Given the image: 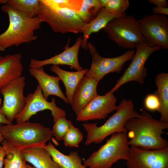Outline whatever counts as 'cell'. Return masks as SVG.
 <instances>
[{
  "mask_svg": "<svg viewBox=\"0 0 168 168\" xmlns=\"http://www.w3.org/2000/svg\"><path fill=\"white\" fill-rule=\"evenodd\" d=\"M130 139L128 144L142 149L158 150L168 147V142L163 138L164 130L168 128V123L153 118L145 111L142 110L138 118L128 120L125 124Z\"/></svg>",
  "mask_w": 168,
  "mask_h": 168,
  "instance_id": "6da1fadb",
  "label": "cell"
},
{
  "mask_svg": "<svg viewBox=\"0 0 168 168\" xmlns=\"http://www.w3.org/2000/svg\"><path fill=\"white\" fill-rule=\"evenodd\" d=\"M1 9L9 17L7 30L0 34V51L12 46L29 43L38 38L34 32L41 28L42 22L36 16L29 18L18 12L8 4L2 5Z\"/></svg>",
  "mask_w": 168,
  "mask_h": 168,
  "instance_id": "7a4b0ae2",
  "label": "cell"
},
{
  "mask_svg": "<svg viewBox=\"0 0 168 168\" xmlns=\"http://www.w3.org/2000/svg\"><path fill=\"white\" fill-rule=\"evenodd\" d=\"M0 131L4 140L21 151L44 147L53 135L49 128L28 121L2 125Z\"/></svg>",
  "mask_w": 168,
  "mask_h": 168,
  "instance_id": "3957f363",
  "label": "cell"
},
{
  "mask_svg": "<svg viewBox=\"0 0 168 168\" xmlns=\"http://www.w3.org/2000/svg\"><path fill=\"white\" fill-rule=\"evenodd\" d=\"M116 112L100 126L97 123H83L82 125L87 133L85 144L102 142L107 136L113 133L127 131L125 124L133 118H138L140 114L134 109L133 101L124 98L117 106Z\"/></svg>",
  "mask_w": 168,
  "mask_h": 168,
  "instance_id": "277c9868",
  "label": "cell"
},
{
  "mask_svg": "<svg viewBox=\"0 0 168 168\" xmlns=\"http://www.w3.org/2000/svg\"><path fill=\"white\" fill-rule=\"evenodd\" d=\"M37 16L42 22L47 23L54 32L63 34L82 33L86 23L77 12L55 6L48 0H39Z\"/></svg>",
  "mask_w": 168,
  "mask_h": 168,
  "instance_id": "5b68a950",
  "label": "cell"
},
{
  "mask_svg": "<svg viewBox=\"0 0 168 168\" xmlns=\"http://www.w3.org/2000/svg\"><path fill=\"white\" fill-rule=\"evenodd\" d=\"M127 131L111 134L105 143L83 161L88 168H110L119 160L126 161L129 153Z\"/></svg>",
  "mask_w": 168,
  "mask_h": 168,
  "instance_id": "8992f818",
  "label": "cell"
},
{
  "mask_svg": "<svg viewBox=\"0 0 168 168\" xmlns=\"http://www.w3.org/2000/svg\"><path fill=\"white\" fill-rule=\"evenodd\" d=\"M103 29L110 40L128 50L145 41L138 20L131 15L114 18Z\"/></svg>",
  "mask_w": 168,
  "mask_h": 168,
  "instance_id": "52a82bcc",
  "label": "cell"
},
{
  "mask_svg": "<svg viewBox=\"0 0 168 168\" xmlns=\"http://www.w3.org/2000/svg\"><path fill=\"white\" fill-rule=\"evenodd\" d=\"M88 49L92 57L91 66L85 76L92 78L98 82L110 72L119 73L124 63L132 60L135 52L128 50L121 55L111 58L100 56L96 47L91 42H87Z\"/></svg>",
  "mask_w": 168,
  "mask_h": 168,
  "instance_id": "ba28073f",
  "label": "cell"
},
{
  "mask_svg": "<svg viewBox=\"0 0 168 168\" xmlns=\"http://www.w3.org/2000/svg\"><path fill=\"white\" fill-rule=\"evenodd\" d=\"M135 48L131 62L110 92L114 93L123 84L130 81L143 84L147 73L146 62L152 53L161 49L159 46H151L145 41L138 44Z\"/></svg>",
  "mask_w": 168,
  "mask_h": 168,
  "instance_id": "9c48e42d",
  "label": "cell"
},
{
  "mask_svg": "<svg viewBox=\"0 0 168 168\" xmlns=\"http://www.w3.org/2000/svg\"><path fill=\"white\" fill-rule=\"evenodd\" d=\"M25 77L21 76L2 86L0 92L3 98L0 109L7 118L12 122L23 110L26 103L24 95Z\"/></svg>",
  "mask_w": 168,
  "mask_h": 168,
  "instance_id": "30bf717a",
  "label": "cell"
},
{
  "mask_svg": "<svg viewBox=\"0 0 168 168\" xmlns=\"http://www.w3.org/2000/svg\"><path fill=\"white\" fill-rule=\"evenodd\" d=\"M145 41L153 47L168 49V19L164 15H147L139 20Z\"/></svg>",
  "mask_w": 168,
  "mask_h": 168,
  "instance_id": "8fae6325",
  "label": "cell"
},
{
  "mask_svg": "<svg viewBox=\"0 0 168 168\" xmlns=\"http://www.w3.org/2000/svg\"><path fill=\"white\" fill-rule=\"evenodd\" d=\"M45 110L51 111L54 122L58 117L66 115L65 111L57 106L55 98H53L50 102L48 101L44 97L40 87L37 85L34 91L26 96L25 106L15 119L16 123L28 121L32 116Z\"/></svg>",
  "mask_w": 168,
  "mask_h": 168,
  "instance_id": "7c38bea8",
  "label": "cell"
},
{
  "mask_svg": "<svg viewBox=\"0 0 168 168\" xmlns=\"http://www.w3.org/2000/svg\"><path fill=\"white\" fill-rule=\"evenodd\" d=\"M126 161L128 168H168V147L147 150L130 146Z\"/></svg>",
  "mask_w": 168,
  "mask_h": 168,
  "instance_id": "4fadbf2b",
  "label": "cell"
},
{
  "mask_svg": "<svg viewBox=\"0 0 168 168\" xmlns=\"http://www.w3.org/2000/svg\"><path fill=\"white\" fill-rule=\"evenodd\" d=\"M117 101L113 93L110 91L104 95H98L77 115L76 120L86 121L104 119L109 114L116 110Z\"/></svg>",
  "mask_w": 168,
  "mask_h": 168,
  "instance_id": "5bb4252c",
  "label": "cell"
},
{
  "mask_svg": "<svg viewBox=\"0 0 168 168\" xmlns=\"http://www.w3.org/2000/svg\"><path fill=\"white\" fill-rule=\"evenodd\" d=\"M82 40V37H78L74 44L70 47L69 46L70 41H68L63 52L50 58L42 60L31 59L30 63V68H39L49 64L65 65L72 67L77 71L82 70L83 68L80 65L78 60V52Z\"/></svg>",
  "mask_w": 168,
  "mask_h": 168,
  "instance_id": "9a60e30c",
  "label": "cell"
},
{
  "mask_svg": "<svg viewBox=\"0 0 168 168\" xmlns=\"http://www.w3.org/2000/svg\"><path fill=\"white\" fill-rule=\"evenodd\" d=\"M98 83L96 80L86 76L81 80L74 92L71 105L76 115L98 95Z\"/></svg>",
  "mask_w": 168,
  "mask_h": 168,
  "instance_id": "2e32d148",
  "label": "cell"
},
{
  "mask_svg": "<svg viewBox=\"0 0 168 168\" xmlns=\"http://www.w3.org/2000/svg\"><path fill=\"white\" fill-rule=\"evenodd\" d=\"M31 75L37 80L41 88L43 96L47 100L49 96L54 95L62 99L65 103L68 104V100L60 87V80L57 76L54 77L48 75L44 71L43 67L29 69Z\"/></svg>",
  "mask_w": 168,
  "mask_h": 168,
  "instance_id": "e0dca14e",
  "label": "cell"
},
{
  "mask_svg": "<svg viewBox=\"0 0 168 168\" xmlns=\"http://www.w3.org/2000/svg\"><path fill=\"white\" fill-rule=\"evenodd\" d=\"M20 53L0 56V90L13 79L21 76L23 67Z\"/></svg>",
  "mask_w": 168,
  "mask_h": 168,
  "instance_id": "ac0fdd59",
  "label": "cell"
},
{
  "mask_svg": "<svg viewBox=\"0 0 168 168\" xmlns=\"http://www.w3.org/2000/svg\"><path fill=\"white\" fill-rule=\"evenodd\" d=\"M50 69L63 82L65 88L66 97L68 104L71 105L74 92L88 70L85 68L80 71L70 72L61 69L58 65H52Z\"/></svg>",
  "mask_w": 168,
  "mask_h": 168,
  "instance_id": "d6986e66",
  "label": "cell"
},
{
  "mask_svg": "<svg viewBox=\"0 0 168 168\" xmlns=\"http://www.w3.org/2000/svg\"><path fill=\"white\" fill-rule=\"evenodd\" d=\"M126 15H119L111 14L105 11L102 8L97 15L88 23H86L82 29L83 34L81 47L85 50L87 49L88 40L91 35L98 32L104 28L112 20Z\"/></svg>",
  "mask_w": 168,
  "mask_h": 168,
  "instance_id": "ffe728a7",
  "label": "cell"
},
{
  "mask_svg": "<svg viewBox=\"0 0 168 168\" xmlns=\"http://www.w3.org/2000/svg\"><path fill=\"white\" fill-rule=\"evenodd\" d=\"M26 162L35 168H61L44 147H35L21 151Z\"/></svg>",
  "mask_w": 168,
  "mask_h": 168,
  "instance_id": "44dd1931",
  "label": "cell"
},
{
  "mask_svg": "<svg viewBox=\"0 0 168 168\" xmlns=\"http://www.w3.org/2000/svg\"><path fill=\"white\" fill-rule=\"evenodd\" d=\"M50 154L53 160L61 168H88L82 163V159L77 151L65 155L57 150L50 142L44 147Z\"/></svg>",
  "mask_w": 168,
  "mask_h": 168,
  "instance_id": "7402d4cb",
  "label": "cell"
},
{
  "mask_svg": "<svg viewBox=\"0 0 168 168\" xmlns=\"http://www.w3.org/2000/svg\"><path fill=\"white\" fill-rule=\"evenodd\" d=\"M157 89L155 93L158 97L161 104L158 112L161 114L160 121L168 123V73H159L155 79Z\"/></svg>",
  "mask_w": 168,
  "mask_h": 168,
  "instance_id": "603a6c76",
  "label": "cell"
},
{
  "mask_svg": "<svg viewBox=\"0 0 168 168\" xmlns=\"http://www.w3.org/2000/svg\"><path fill=\"white\" fill-rule=\"evenodd\" d=\"M6 152L4 168H27L21 151L4 140L1 142Z\"/></svg>",
  "mask_w": 168,
  "mask_h": 168,
  "instance_id": "cb8c5ba5",
  "label": "cell"
},
{
  "mask_svg": "<svg viewBox=\"0 0 168 168\" xmlns=\"http://www.w3.org/2000/svg\"><path fill=\"white\" fill-rule=\"evenodd\" d=\"M39 0H0V4H7L20 13L29 18L37 16Z\"/></svg>",
  "mask_w": 168,
  "mask_h": 168,
  "instance_id": "d4e9b609",
  "label": "cell"
},
{
  "mask_svg": "<svg viewBox=\"0 0 168 168\" xmlns=\"http://www.w3.org/2000/svg\"><path fill=\"white\" fill-rule=\"evenodd\" d=\"M101 9L98 0H82L77 12L81 19L86 23L95 17Z\"/></svg>",
  "mask_w": 168,
  "mask_h": 168,
  "instance_id": "484cf974",
  "label": "cell"
},
{
  "mask_svg": "<svg viewBox=\"0 0 168 168\" xmlns=\"http://www.w3.org/2000/svg\"><path fill=\"white\" fill-rule=\"evenodd\" d=\"M52 132L58 141L63 140L65 135L70 127L73 125L72 122L67 120L66 116H61L54 122Z\"/></svg>",
  "mask_w": 168,
  "mask_h": 168,
  "instance_id": "4316f807",
  "label": "cell"
},
{
  "mask_svg": "<svg viewBox=\"0 0 168 168\" xmlns=\"http://www.w3.org/2000/svg\"><path fill=\"white\" fill-rule=\"evenodd\" d=\"M128 0H108L103 8L106 12L116 15H125L129 7Z\"/></svg>",
  "mask_w": 168,
  "mask_h": 168,
  "instance_id": "83f0119b",
  "label": "cell"
},
{
  "mask_svg": "<svg viewBox=\"0 0 168 168\" xmlns=\"http://www.w3.org/2000/svg\"><path fill=\"white\" fill-rule=\"evenodd\" d=\"M83 137V134L80 130L72 125L65 135L63 140L66 146L78 147Z\"/></svg>",
  "mask_w": 168,
  "mask_h": 168,
  "instance_id": "f1b7e54d",
  "label": "cell"
},
{
  "mask_svg": "<svg viewBox=\"0 0 168 168\" xmlns=\"http://www.w3.org/2000/svg\"><path fill=\"white\" fill-rule=\"evenodd\" d=\"M49 2L55 6L67 8L77 12L80 8L82 0H48Z\"/></svg>",
  "mask_w": 168,
  "mask_h": 168,
  "instance_id": "f546056e",
  "label": "cell"
},
{
  "mask_svg": "<svg viewBox=\"0 0 168 168\" xmlns=\"http://www.w3.org/2000/svg\"><path fill=\"white\" fill-rule=\"evenodd\" d=\"M145 108L151 111H158L160 108L161 104L157 96L155 93L147 95L144 100Z\"/></svg>",
  "mask_w": 168,
  "mask_h": 168,
  "instance_id": "4dcf8cb0",
  "label": "cell"
},
{
  "mask_svg": "<svg viewBox=\"0 0 168 168\" xmlns=\"http://www.w3.org/2000/svg\"><path fill=\"white\" fill-rule=\"evenodd\" d=\"M152 11L154 14L168 15V8L154 6L152 8Z\"/></svg>",
  "mask_w": 168,
  "mask_h": 168,
  "instance_id": "1f68e13d",
  "label": "cell"
},
{
  "mask_svg": "<svg viewBox=\"0 0 168 168\" xmlns=\"http://www.w3.org/2000/svg\"><path fill=\"white\" fill-rule=\"evenodd\" d=\"M148 2L158 7H166L168 5L167 1L166 0H149Z\"/></svg>",
  "mask_w": 168,
  "mask_h": 168,
  "instance_id": "d6a6232c",
  "label": "cell"
},
{
  "mask_svg": "<svg viewBox=\"0 0 168 168\" xmlns=\"http://www.w3.org/2000/svg\"><path fill=\"white\" fill-rule=\"evenodd\" d=\"M6 152L4 148L0 145V168H2L4 164V160L6 156Z\"/></svg>",
  "mask_w": 168,
  "mask_h": 168,
  "instance_id": "836d02e7",
  "label": "cell"
},
{
  "mask_svg": "<svg viewBox=\"0 0 168 168\" xmlns=\"http://www.w3.org/2000/svg\"><path fill=\"white\" fill-rule=\"evenodd\" d=\"M0 124L8 125L12 124V122L9 120L5 115L2 112L0 109Z\"/></svg>",
  "mask_w": 168,
  "mask_h": 168,
  "instance_id": "e575fe53",
  "label": "cell"
},
{
  "mask_svg": "<svg viewBox=\"0 0 168 168\" xmlns=\"http://www.w3.org/2000/svg\"><path fill=\"white\" fill-rule=\"evenodd\" d=\"M108 0H98L99 3L102 8L105 7Z\"/></svg>",
  "mask_w": 168,
  "mask_h": 168,
  "instance_id": "d590c367",
  "label": "cell"
},
{
  "mask_svg": "<svg viewBox=\"0 0 168 168\" xmlns=\"http://www.w3.org/2000/svg\"><path fill=\"white\" fill-rule=\"evenodd\" d=\"M2 124H0V143H1L4 140L0 131V128Z\"/></svg>",
  "mask_w": 168,
  "mask_h": 168,
  "instance_id": "8d00e7d4",
  "label": "cell"
},
{
  "mask_svg": "<svg viewBox=\"0 0 168 168\" xmlns=\"http://www.w3.org/2000/svg\"><path fill=\"white\" fill-rule=\"evenodd\" d=\"M27 168H35L34 167H32L31 166H30V165L27 164Z\"/></svg>",
  "mask_w": 168,
  "mask_h": 168,
  "instance_id": "74e56055",
  "label": "cell"
},
{
  "mask_svg": "<svg viewBox=\"0 0 168 168\" xmlns=\"http://www.w3.org/2000/svg\"><path fill=\"white\" fill-rule=\"evenodd\" d=\"M2 105V100L1 98L0 95V107Z\"/></svg>",
  "mask_w": 168,
  "mask_h": 168,
  "instance_id": "f35d334b",
  "label": "cell"
}]
</instances>
